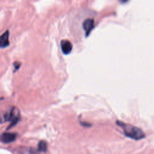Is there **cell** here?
Wrapping results in <instances>:
<instances>
[{
	"label": "cell",
	"instance_id": "cell-1",
	"mask_svg": "<svg viewBox=\"0 0 154 154\" xmlns=\"http://www.w3.org/2000/svg\"><path fill=\"white\" fill-rule=\"evenodd\" d=\"M116 123L122 128L125 135L127 137L135 140H140L145 137V134L144 132L137 126L124 123L120 120H117Z\"/></svg>",
	"mask_w": 154,
	"mask_h": 154
},
{
	"label": "cell",
	"instance_id": "cell-2",
	"mask_svg": "<svg viewBox=\"0 0 154 154\" xmlns=\"http://www.w3.org/2000/svg\"><path fill=\"white\" fill-rule=\"evenodd\" d=\"M2 120L10 122V125L7 128L8 130L15 126L20 120V111L17 107L12 106L2 116Z\"/></svg>",
	"mask_w": 154,
	"mask_h": 154
},
{
	"label": "cell",
	"instance_id": "cell-3",
	"mask_svg": "<svg viewBox=\"0 0 154 154\" xmlns=\"http://www.w3.org/2000/svg\"><path fill=\"white\" fill-rule=\"evenodd\" d=\"M17 134L13 132H3L1 136V141L3 143H10L16 140Z\"/></svg>",
	"mask_w": 154,
	"mask_h": 154
},
{
	"label": "cell",
	"instance_id": "cell-4",
	"mask_svg": "<svg viewBox=\"0 0 154 154\" xmlns=\"http://www.w3.org/2000/svg\"><path fill=\"white\" fill-rule=\"evenodd\" d=\"M94 25V22L93 19L88 18L84 20V21L82 23V26L83 29L85 31V36H88L91 32V31L93 29Z\"/></svg>",
	"mask_w": 154,
	"mask_h": 154
},
{
	"label": "cell",
	"instance_id": "cell-5",
	"mask_svg": "<svg viewBox=\"0 0 154 154\" xmlns=\"http://www.w3.org/2000/svg\"><path fill=\"white\" fill-rule=\"evenodd\" d=\"M61 48L64 54H69L72 50V45L67 40H63L61 42Z\"/></svg>",
	"mask_w": 154,
	"mask_h": 154
},
{
	"label": "cell",
	"instance_id": "cell-6",
	"mask_svg": "<svg viewBox=\"0 0 154 154\" xmlns=\"http://www.w3.org/2000/svg\"><path fill=\"white\" fill-rule=\"evenodd\" d=\"M9 37V32L8 30L5 31L0 37V47L1 48H6L10 44L8 41Z\"/></svg>",
	"mask_w": 154,
	"mask_h": 154
},
{
	"label": "cell",
	"instance_id": "cell-7",
	"mask_svg": "<svg viewBox=\"0 0 154 154\" xmlns=\"http://www.w3.org/2000/svg\"><path fill=\"white\" fill-rule=\"evenodd\" d=\"M18 153L19 154H38L37 151L32 148L29 147H23L22 149H20L18 151Z\"/></svg>",
	"mask_w": 154,
	"mask_h": 154
},
{
	"label": "cell",
	"instance_id": "cell-8",
	"mask_svg": "<svg viewBox=\"0 0 154 154\" xmlns=\"http://www.w3.org/2000/svg\"><path fill=\"white\" fill-rule=\"evenodd\" d=\"M47 143L45 141L41 140L38 142L37 145V149L38 152H46L47 151Z\"/></svg>",
	"mask_w": 154,
	"mask_h": 154
},
{
	"label": "cell",
	"instance_id": "cell-9",
	"mask_svg": "<svg viewBox=\"0 0 154 154\" xmlns=\"http://www.w3.org/2000/svg\"><path fill=\"white\" fill-rule=\"evenodd\" d=\"M20 64L18 62H15V63H14V68L16 69L15 71H16L17 69H19V67H20Z\"/></svg>",
	"mask_w": 154,
	"mask_h": 154
}]
</instances>
